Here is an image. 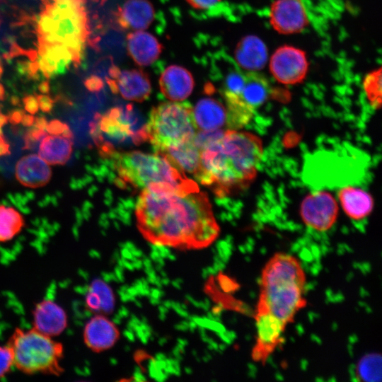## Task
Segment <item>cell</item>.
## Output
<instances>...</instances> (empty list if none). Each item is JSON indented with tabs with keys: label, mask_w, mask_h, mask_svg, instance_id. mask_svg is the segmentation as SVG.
Segmentation results:
<instances>
[{
	"label": "cell",
	"mask_w": 382,
	"mask_h": 382,
	"mask_svg": "<svg viewBox=\"0 0 382 382\" xmlns=\"http://www.w3.org/2000/svg\"><path fill=\"white\" fill-rule=\"evenodd\" d=\"M55 21L46 13L45 11L40 15L37 23V30L39 35L53 33L54 30Z\"/></svg>",
	"instance_id": "obj_31"
},
{
	"label": "cell",
	"mask_w": 382,
	"mask_h": 382,
	"mask_svg": "<svg viewBox=\"0 0 382 382\" xmlns=\"http://www.w3.org/2000/svg\"><path fill=\"white\" fill-rule=\"evenodd\" d=\"M47 123L48 122L46 117L44 115H40L35 117L33 125L39 129L45 130Z\"/></svg>",
	"instance_id": "obj_40"
},
{
	"label": "cell",
	"mask_w": 382,
	"mask_h": 382,
	"mask_svg": "<svg viewBox=\"0 0 382 382\" xmlns=\"http://www.w3.org/2000/svg\"><path fill=\"white\" fill-rule=\"evenodd\" d=\"M1 20L0 19V27H1Z\"/></svg>",
	"instance_id": "obj_59"
},
{
	"label": "cell",
	"mask_w": 382,
	"mask_h": 382,
	"mask_svg": "<svg viewBox=\"0 0 382 382\" xmlns=\"http://www.w3.org/2000/svg\"><path fill=\"white\" fill-rule=\"evenodd\" d=\"M135 214L141 233L156 245L200 249L211 245L219 233L209 198L199 190L149 185L139 196Z\"/></svg>",
	"instance_id": "obj_1"
},
{
	"label": "cell",
	"mask_w": 382,
	"mask_h": 382,
	"mask_svg": "<svg viewBox=\"0 0 382 382\" xmlns=\"http://www.w3.org/2000/svg\"><path fill=\"white\" fill-rule=\"evenodd\" d=\"M72 141L58 135H46L39 146V156L50 165H64L72 153Z\"/></svg>",
	"instance_id": "obj_22"
},
{
	"label": "cell",
	"mask_w": 382,
	"mask_h": 382,
	"mask_svg": "<svg viewBox=\"0 0 382 382\" xmlns=\"http://www.w3.org/2000/svg\"><path fill=\"white\" fill-rule=\"evenodd\" d=\"M13 366V354L7 345H0V378L4 377Z\"/></svg>",
	"instance_id": "obj_30"
},
{
	"label": "cell",
	"mask_w": 382,
	"mask_h": 382,
	"mask_svg": "<svg viewBox=\"0 0 382 382\" xmlns=\"http://www.w3.org/2000/svg\"><path fill=\"white\" fill-rule=\"evenodd\" d=\"M64 127V123L59 120H52L47 123L46 131L52 135L62 134Z\"/></svg>",
	"instance_id": "obj_35"
},
{
	"label": "cell",
	"mask_w": 382,
	"mask_h": 382,
	"mask_svg": "<svg viewBox=\"0 0 382 382\" xmlns=\"http://www.w3.org/2000/svg\"><path fill=\"white\" fill-rule=\"evenodd\" d=\"M42 1L44 4H50V2H49L48 0H42Z\"/></svg>",
	"instance_id": "obj_57"
},
{
	"label": "cell",
	"mask_w": 382,
	"mask_h": 382,
	"mask_svg": "<svg viewBox=\"0 0 382 382\" xmlns=\"http://www.w3.org/2000/svg\"><path fill=\"white\" fill-rule=\"evenodd\" d=\"M10 154L9 144L6 140L0 141V156Z\"/></svg>",
	"instance_id": "obj_43"
},
{
	"label": "cell",
	"mask_w": 382,
	"mask_h": 382,
	"mask_svg": "<svg viewBox=\"0 0 382 382\" xmlns=\"http://www.w3.org/2000/svg\"><path fill=\"white\" fill-rule=\"evenodd\" d=\"M50 198H51V195H45V197L42 199L37 202V205L40 207H47L50 203Z\"/></svg>",
	"instance_id": "obj_47"
},
{
	"label": "cell",
	"mask_w": 382,
	"mask_h": 382,
	"mask_svg": "<svg viewBox=\"0 0 382 382\" xmlns=\"http://www.w3.org/2000/svg\"><path fill=\"white\" fill-rule=\"evenodd\" d=\"M8 122V116L2 114L0 111V125H1V127L6 125Z\"/></svg>",
	"instance_id": "obj_52"
},
{
	"label": "cell",
	"mask_w": 382,
	"mask_h": 382,
	"mask_svg": "<svg viewBox=\"0 0 382 382\" xmlns=\"http://www.w3.org/2000/svg\"><path fill=\"white\" fill-rule=\"evenodd\" d=\"M269 93V83L261 74L250 72L244 75L243 85L239 95L255 110L265 103Z\"/></svg>",
	"instance_id": "obj_24"
},
{
	"label": "cell",
	"mask_w": 382,
	"mask_h": 382,
	"mask_svg": "<svg viewBox=\"0 0 382 382\" xmlns=\"http://www.w3.org/2000/svg\"><path fill=\"white\" fill-rule=\"evenodd\" d=\"M6 345L12 351L13 366L25 374L59 376L64 371L62 344L33 328L25 330L16 328Z\"/></svg>",
	"instance_id": "obj_5"
},
{
	"label": "cell",
	"mask_w": 382,
	"mask_h": 382,
	"mask_svg": "<svg viewBox=\"0 0 382 382\" xmlns=\"http://www.w3.org/2000/svg\"><path fill=\"white\" fill-rule=\"evenodd\" d=\"M24 195H25V197L30 200H33L35 197V194L34 192L31 191V190H26L25 192H24Z\"/></svg>",
	"instance_id": "obj_51"
},
{
	"label": "cell",
	"mask_w": 382,
	"mask_h": 382,
	"mask_svg": "<svg viewBox=\"0 0 382 382\" xmlns=\"http://www.w3.org/2000/svg\"><path fill=\"white\" fill-rule=\"evenodd\" d=\"M0 64H2V59H1V57L0 56Z\"/></svg>",
	"instance_id": "obj_58"
},
{
	"label": "cell",
	"mask_w": 382,
	"mask_h": 382,
	"mask_svg": "<svg viewBox=\"0 0 382 382\" xmlns=\"http://www.w3.org/2000/svg\"><path fill=\"white\" fill-rule=\"evenodd\" d=\"M32 313L33 328L47 336H58L68 325L66 311L52 300L45 299L37 303Z\"/></svg>",
	"instance_id": "obj_13"
},
{
	"label": "cell",
	"mask_w": 382,
	"mask_h": 382,
	"mask_svg": "<svg viewBox=\"0 0 382 382\" xmlns=\"http://www.w3.org/2000/svg\"><path fill=\"white\" fill-rule=\"evenodd\" d=\"M306 284V273L297 257L274 253L262 270L255 310L267 311L288 325L307 305Z\"/></svg>",
	"instance_id": "obj_3"
},
{
	"label": "cell",
	"mask_w": 382,
	"mask_h": 382,
	"mask_svg": "<svg viewBox=\"0 0 382 382\" xmlns=\"http://www.w3.org/2000/svg\"><path fill=\"white\" fill-rule=\"evenodd\" d=\"M34 122H35L34 116H33L32 115H28V114L25 113L21 122L22 123L23 126L30 127L33 125Z\"/></svg>",
	"instance_id": "obj_41"
},
{
	"label": "cell",
	"mask_w": 382,
	"mask_h": 382,
	"mask_svg": "<svg viewBox=\"0 0 382 382\" xmlns=\"http://www.w3.org/2000/svg\"><path fill=\"white\" fill-rule=\"evenodd\" d=\"M270 67L278 81L284 84H295L301 82L306 76L308 62L302 50L285 46L274 53Z\"/></svg>",
	"instance_id": "obj_10"
},
{
	"label": "cell",
	"mask_w": 382,
	"mask_h": 382,
	"mask_svg": "<svg viewBox=\"0 0 382 382\" xmlns=\"http://www.w3.org/2000/svg\"><path fill=\"white\" fill-rule=\"evenodd\" d=\"M186 1L194 8L206 10L211 8L216 4L219 0H186Z\"/></svg>",
	"instance_id": "obj_34"
},
{
	"label": "cell",
	"mask_w": 382,
	"mask_h": 382,
	"mask_svg": "<svg viewBox=\"0 0 382 382\" xmlns=\"http://www.w3.org/2000/svg\"><path fill=\"white\" fill-rule=\"evenodd\" d=\"M86 304L93 311H110L113 306L110 289L100 281L93 282L86 296Z\"/></svg>",
	"instance_id": "obj_28"
},
{
	"label": "cell",
	"mask_w": 382,
	"mask_h": 382,
	"mask_svg": "<svg viewBox=\"0 0 382 382\" xmlns=\"http://www.w3.org/2000/svg\"><path fill=\"white\" fill-rule=\"evenodd\" d=\"M9 102L12 105L16 106L21 105V99L18 96L13 95L9 98Z\"/></svg>",
	"instance_id": "obj_48"
},
{
	"label": "cell",
	"mask_w": 382,
	"mask_h": 382,
	"mask_svg": "<svg viewBox=\"0 0 382 382\" xmlns=\"http://www.w3.org/2000/svg\"><path fill=\"white\" fill-rule=\"evenodd\" d=\"M338 197L345 214L354 220L366 217L374 207L371 196L360 188L345 187L340 190Z\"/></svg>",
	"instance_id": "obj_21"
},
{
	"label": "cell",
	"mask_w": 382,
	"mask_h": 382,
	"mask_svg": "<svg viewBox=\"0 0 382 382\" xmlns=\"http://www.w3.org/2000/svg\"><path fill=\"white\" fill-rule=\"evenodd\" d=\"M253 318L256 335L251 358L253 361L264 365L283 343L287 325L267 311L255 310Z\"/></svg>",
	"instance_id": "obj_8"
},
{
	"label": "cell",
	"mask_w": 382,
	"mask_h": 382,
	"mask_svg": "<svg viewBox=\"0 0 382 382\" xmlns=\"http://www.w3.org/2000/svg\"><path fill=\"white\" fill-rule=\"evenodd\" d=\"M192 116L197 130L214 131L226 123V108L212 98L200 99L192 110Z\"/></svg>",
	"instance_id": "obj_19"
},
{
	"label": "cell",
	"mask_w": 382,
	"mask_h": 382,
	"mask_svg": "<svg viewBox=\"0 0 382 382\" xmlns=\"http://www.w3.org/2000/svg\"><path fill=\"white\" fill-rule=\"evenodd\" d=\"M83 337L88 348L95 352H100L115 345L119 337V332L107 317L96 315L86 324Z\"/></svg>",
	"instance_id": "obj_14"
},
{
	"label": "cell",
	"mask_w": 382,
	"mask_h": 382,
	"mask_svg": "<svg viewBox=\"0 0 382 382\" xmlns=\"http://www.w3.org/2000/svg\"><path fill=\"white\" fill-rule=\"evenodd\" d=\"M3 73H4V69H3L2 64H0V79L3 75Z\"/></svg>",
	"instance_id": "obj_56"
},
{
	"label": "cell",
	"mask_w": 382,
	"mask_h": 382,
	"mask_svg": "<svg viewBox=\"0 0 382 382\" xmlns=\"http://www.w3.org/2000/svg\"><path fill=\"white\" fill-rule=\"evenodd\" d=\"M129 55L139 66L153 64L160 56L162 45L151 33L142 30L130 33L127 37Z\"/></svg>",
	"instance_id": "obj_17"
},
{
	"label": "cell",
	"mask_w": 382,
	"mask_h": 382,
	"mask_svg": "<svg viewBox=\"0 0 382 382\" xmlns=\"http://www.w3.org/2000/svg\"><path fill=\"white\" fill-rule=\"evenodd\" d=\"M166 156L184 173H189L197 179L201 172L200 151L193 139L176 146L157 153Z\"/></svg>",
	"instance_id": "obj_20"
},
{
	"label": "cell",
	"mask_w": 382,
	"mask_h": 382,
	"mask_svg": "<svg viewBox=\"0 0 382 382\" xmlns=\"http://www.w3.org/2000/svg\"><path fill=\"white\" fill-rule=\"evenodd\" d=\"M226 102V124L230 129H238L251 120L255 109L239 94L224 92Z\"/></svg>",
	"instance_id": "obj_23"
},
{
	"label": "cell",
	"mask_w": 382,
	"mask_h": 382,
	"mask_svg": "<svg viewBox=\"0 0 382 382\" xmlns=\"http://www.w3.org/2000/svg\"><path fill=\"white\" fill-rule=\"evenodd\" d=\"M0 111H1V105H0Z\"/></svg>",
	"instance_id": "obj_60"
},
{
	"label": "cell",
	"mask_w": 382,
	"mask_h": 382,
	"mask_svg": "<svg viewBox=\"0 0 382 382\" xmlns=\"http://www.w3.org/2000/svg\"><path fill=\"white\" fill-rule=\"evenodd\" d=\"M107 83L112 92L126 100L141 102L151 93V86L148 75L141 69L120 70L112 66L109 71Z\"/></svg>",
	"instance_id": "obj_11"
},
{
	"label": "cell",
	"mask_w": 382,
	"mask_h": 382,
	"mask_svg": "<svg viewBox=\"0 0 382 382\" xmlns=\"http://www.w3.org/2000/svg\"><path fill=\"white\" fill-rule=\"evenodd\" d=\"M37 89L41 93L48 94L50 91L49 81L47 80L42 81L37 85Z\"/></svg>",
	"instance_id": "obj_42"
},
{
	"label": "cell",
	"mask_w": 382,
	"mask_h": 382,
	"mask_svg": "<svg viewBox=\"0 0 382 382\" xmlns=\"http://www.w3.org/2000/svg\"><path fill=\"white\" fill-rule=\"evenodd\" d=\"M146 132L156 153L193 139L197 129L191 106L177 102L159 104L150 112Z\"/></svg>",
	"instance_id": "obj_6"
},
{
	"label": "cell",
	"mask_w": 382,
	"mask_h": 382,
	"mask_svg": "<svg viewBox=\"0 0 382 382\" xmlns=\"http://www.w3.org/2000/svg\"><path fill=\"white\" fill-rule=\"evenodd\" d=\"M356 376L361 381H380L381 380V354L369 353L363 356L357 364Z\"/></svg>",
	"instance_id": "obj_27"
},
{
	"label": "cell",
	"mask_w": 382,
	"mask_h": 382,
	"mask_svg": "<svg viewBox=\"0 0 382 382\" xmlns=\"http://www.w3.org/2000/svg\"><path fill=\"white\" fill-rule=\"evenodd\" d=\"M154 18V8L148 0H127L118 9L116 22L123 29L136 31L148 28Z\"/></svg>",
	"instance_id": "obj_16"
},
{
	"label": "cell",
	"mask_w": 382,
	"mask_h": 382,
	"mask_svg": "<svg viewBox=\"0 0 382 382\" xmlns=\"http://www.w3.org/2000/svg\"><path fill=\"white\" fill-rule=\"evenodd\" d=\"M107 157L112 159L122 184L138 189L151 185H166L185 191L199 190L195 181L161 154L114 149Z\"/></svg>",
	"instance_id": "obj_4"
},
{
	"label": "cell",
	"mask_w": 382,
	"mask_h": 382,
	"mask_svg": "<svg viewBox=\"0 0 382 382\" xmlns=\"http://www.w3.org/2000/svg\"><path fill=\"white\" fill-rule=\"evenodd\" d=\"M35 97L37 100L39 108L43 112H50L52 110L54 100L50 96L36 94Z\"/></svg>",
	"instance_id": "obj_32"
},
{
	"label": "cell",
	"mask_w": 382,
	"mask_h": 382,
	"mask_svg": "<svg viewBox=\"0 0 382 382\" xmlns=\"http://www.w3.org/2000/svg\"><path fill=\"white\" fill-rule=\"evenodd\" d=\"M16 178L23 185L36 188L50 181L52 171L47 163L37 154L23 156L16 165Z\"/></svg>",
	"instance_id": "obj_18"
},
{
	"label": "cell",
	"mask_w": 382,
	"mask_h": 382,
	"mask_svg": "<svg viewBox=\"0 0 382 382\" xmlns=\"http://www.w3.org/2000/svg\"><path fill=\"white\" fill-rule=\"evenodd\" d=\"M84 85L88 90L95 92L99 91L103 87V82L98 76H91L85 80Z\"/></svg>",
	"instance_id": "obj_36"
},
{
	"label": "cell",
	"mask_w": 382,
	"mask_h": 382,
	"mask_svg": "<svg viewBox=\"0 0 382 382\" xmlns=\"http://www.w3.org/2000/svg\"><path fill=\"white\" fill-rule=\"evenodd\" d=\"M5 89L4 86L0 83V100L5 99Z\"/></svg>",
	"instance_id": "obj_53"
},
{
	"label": "cell",
	"mask_w": 382,
	"mask_h": 382,
	"mask_svg": "<svg viewBox=\"0 0 382 382\" xmlns=\"http://www.w3.org/2000/svg\"><path fill=\"white\" fill-rule=\"evenodd\" d=\"M37 55H38V53L35 50L30 49V50H26L25 56L31 62H35L37 59Z\"/></svg>",
	"instance_id": "obj_46"
},
{
	"label": "cell",
	"mask_w": 382,
	"mask_h": 382,
	"mask_svg": "<svg viewBox=\"0 0 382 382\" xmlns=\"http://www.w3.org/2000/svg\"><path fill=\"white\" fill-rule=\"evenodd\" d=\"M161 93L168 99L177 102L186 99L194 88V79L190 72L178 65L168 66L159 79Z\"/></svg>",
	"instance_id": "obj_15"
},
{
	"label": "cell",
	"mask_w": 382,
	"mask_h": 382,
	"mask_svg": "<svg viewBox=\"0 0 382 382\" xmlns=\"http://www.w3.org/2000/svg\"><path fill=\"white\" fill-rule=\"evenodd\" d=\"M25 110L20 108H16L9 111L8 115V120L13 125L19 124L25 114Z\"/></svg>",
	"instance_id": "obj_37"
},
{
	"label": "cell",
	"mask_w": 382,
	"mask_h": 382,
	"mask_svg": "<svg viewBox=\"0 0 382 382\" xmlns=\"http://www.w3.org/2000/svg\"><path fill=\"white\" fill-rule=\"evenodd\" d=\"M25 226L23 216L14 208L0 204V242L12 240Z\"/></svg>",
	"instance_id": "obj_26"
},
{
	"label": "cell",
	"mask_w": 382,
	"mask_h": 382,
	"mask_svg": "<svg viewBox=\"0 0 382 382\" xmlns=\"http://www.w3.org/2000/svg\"><path fill=\"white\" fill-rule=\"evenodd\" d=\"M11 58H14L18 56H25L26 50L21 47L16 42L10 45L9 52Z\"/></svg>",
	"instance_id": "obj_39"
},
{
	"label": "cell",
	"mask_w": 382,
	"mask_h": 382,
	"mask_svg": "<svg viewBox=\"0 0 382 382\" xmlns=\"http://www.w3.org/2000/svg\"><path fill=\"white\" fill-rule=\"evenodd\" d=\"M95 120L100 133L117 143L130 139L134 144L147 140L146 125L139 128L137 118L128 107L113 108L104 115L96 114Z\"/></svg>",
	"instance_id": "obj_7"
},
{
	"label": "cell",
	"mask_w": 382,
	"mask_h": 382,
	"mask_svg": "<svg viewBox=\"0 0 382 382\" xmlns=\"http://www.w3.org/2000/svg\"><path fill=\"white\" fill-rule=\"evenodd\" d=\"M265 47L261 42L253 37L243 39L237 46L236 59L241 66L247 69H256L265 60Z\"/></svg>",
	"instance_id": "obj_25"
},
{
	"label": "cell",
	"mask_w": 382,
	"mask_h": 382,
	"mask_svg": "<svg viewBox=\"0 0 382 382\" xmlns=\"http://www.w3.org/2000/svg\"><path fill=\"white\" fill-rule=\"evenodd\" d=\"M270 19L273 28L284 34L299 32L308 23V13L302 0H277L272 5Z\"/></svg>",
	"instance_id": "obj_12"
},
{
	"label": "cell",
	"mask_w": 382,
	"mask_h": 382,
	"mask_svg": "<svg viewBox=\"0 0 382 382\" xmlns=\"http://www.w3.org/2000/svg\"><path fill=\"white\" fill-rule=\"evenodd\" d=\"M55 195L57 196V198H61L62 197L63 195L60 191H57L55 193Z\"/></svg>",
	"instance_id": "obj_55"
},
{
	"label": "cell",
	"mask_w": 382,
	"mask_h": 382,
	"mask_svg": "<svg viewBox=\"0 0 382 382\" xmlns=\"http://www.w3.org/2000/svg\"><path fill=\"white\" fill-rule=\"evenodd\" d=\"M30 64V62L28 60H18L16 62V69L20 76H25L28 79Z\"/></svg>",
	"instance_id": "obj_38"
},
{
	"label": "cell",
	"mask_w": 382,
	"mask_h": 382,
	"mask_svg": "<svg viewBox=\"0 0 382 382\" xmlns=\"http://www.w3.org/2000/svg\"><path fill=\"white\" fill-rule=\"evenodd\" d=\"M16 36L14 35H8L6 37H4L3 40L6 42V43H9L10 45H11L12 43L15 42H16Z\"/></svg>",
	"instance_id": "obj_49"
},
{
	"label": "cell",
	"mask_w": 382,
	"mask_h": 382,
	"mask_svg": "<svg viewBox=\"0 0 382 382\" xmlns=\"http://www.w3.org/2000/svg\"><path fill=\"white\" fill-rule=\"evenodd\" d=\"M199 151L201 172L197 180L224 197L246 189L255 180L263 146L257 135L229 129Z\"/></svg>",
	"instance_id": "obj_2"
},
{
	"label": "cell",
	"mask_w": 382,
	"mask_h": 382,
	"mask_svg": "<svg viewBox=\"0 0 382 382\" xmlns=\"http://www.w3.org/2000/svg\"><path fill=\"white\" fill-rule=\"evenodd\" d=\"M19 209L21 212L24 214H29L30 212V208L26 205L20 207Z\"/></svg>",
	"instance_id": "obj_54"
},
{
	"label": "cell",
	"mask_w": 382,
	"mask_h": 382,
	"mask_svg": "<svg viewBox=\"0 0 382 382\" xmlns=\"http://www.w3.org/2000/svg\"><path fill=\"white\" fill-rule=\"evenodd\" d=\"M62 134L63 137L67 139H69L71 141H73L74 139V134L70 129L69 126L66 123H64V127Z\"/></svg>",
	"instance_id": "obj_44"
},
{
	"label": "cell",
	"mask_w": 382,
	"mask_h": 382,
	"mask_svg": "<svg viewBox=\"0 0 382 382\" xmlns=\"http://www.w3.org/2000/svg\"><path fill=\"white\" fill-rule=\"evenodd\" d=\"M23 103L25 110L30 114L34 115L38 111L39 105L35 96L33 95H26L23 98Z\"/></svg>",
	"instance_id": "obj_33"
},
{
	"label": "cell",
	"mask_w": 382,
	"mask_h": 382,
	"mask_svg": "<svg viewBox=\"0 0 382 382\" xmlns=\"http://www.w3.org/2000/svg\"><path fill=\"white\" fill-rule=\"evenodd\" d=\"M381 69L379 68L366 75L363 88L370 105L378 109L381 105Z\"/></svg>",
	"instance_id": "obj_29"
},
{
	"label": "cell",
	"mask_w": 382,
	"mask_h": 382,
	"mask_svg": "<svg viewBox=\"0 0 382 382\" xmlns=\"http://www.w3.org/2000/svg\"><path fill=\"white\" fill-rule=\"evenodd\" d=\"M69 187L72 190L81 189L83 187V181L71 178L69 183Z\"/></svg>",
	"instance_id": "obj_45"
},
{
	"label": "cell",
	"mask_w": 382,
	"mask_h": 382,
	"mask_svg": "<svg viewBox=\"0 0 382 382\" xmlns=\"http://www.w3.org/2000/svg\"><path fill=\"white\" fill-rule=\"evenodd\" d=\"M2 58L8 64H12V59L11 57L10 56L8 52H2Z\"/></svg>",
	"instance_id": "obj_50"
},
{
	"label": "cell",
	"mask_w": 382,
	"mask_h": 382,
	"mask_svg": "<svg viewBox=\"0 0 382 382\" xmlns=\"http://www.w3.org/2000/svg\"><path fill=\"white\" fill-rule=\"evenodd\" d=\"M337 204L328 192L319 191L307 195L301 204L300 214L303 223L318 231H326L335 223Z\"/></svg>",
	"instance_id": "obj_9"
}]
</instances>
